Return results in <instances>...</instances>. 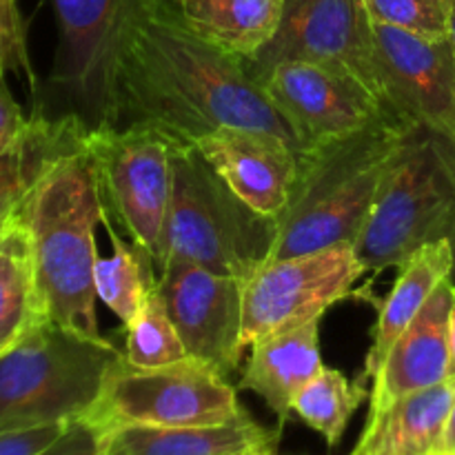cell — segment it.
Listing matches in <instances>:
<instances>
[{"instance_id":"13","label":"cell","mask_w":455,"mask_h":455,"mask_svg":"<svg viewBox=\"0 0 455 455\" xmlns=\"http://www.w3.org/2000/svg\"><path fill=\"white\" fill-rule=\"evenodd\" d=\"M156 289L187 354L229 376L243 360V280L194 262L173 260L156 271Z\"/></svg>"},{"instance_id":"6","label":"cell","mask_w":455,"mask_h":455,"mask_svg":"<svg viewBox=\"0 0 455 455\" xmlns=\"http://www.w3.org/2000/svg\"><path fill=\"white\" fill-rule=\"evenodd\" d=\"M455 213V145L413 124L354 243L364 274L400 269L449 235Z\"/></svg>"},{"instance_id":"32","label":"cell","mask_w":455,"mask_h":455,"mask_svg":"<svg viewBox=\"0 0 455 455\" xmlns=\"http://www.w3.org/2000/svg\"><path fill=\"white\" fill-rule=\"evenodd\" d=\"M438 451H451V453H455V403H453V409H451V416H449L447 429H444L443 444H440Z\"/></svg>"},{"instance_id":"37","label":"cell","mask_w":455,"mask_h":455,"mask_svg":"<svg viewBox=\"0 0 455 455\" xmlns=\"http://www.w3.org/2000/svg\"><path fill=\"white\" fill-rule=\"evenodd\" d=\"M431 455H455V453H451V451H435V453H431Z\"/></svg>"},{"instance_id":"30","label":"cell","mask_w":455,"mask_h":455,"mask_svg":"<svg viewBox=\"0 0 455 455\" xmlns=\"http://www.w3.org/2000/svg\"><path fill=\"white\" fill-rule=\"evenodd\" d=\"M38 455H102L100 431L89 422L76 420L65 429V434Z\"/></svg>"},{"instance_id":"8","label":"cell","mask_w":455,"mask_h":455,"mask_svg":"<svg viewBox=\"0 0 455 455\" xmlns=\"http://www.w3.org/2000/svg\"><path fill=\"white\" fill-rule=\"evenodd\" d=\"M142 0H52L58 49L49 84L89 129L118 127L116 65L124 29Z\"/></svg>"},{"instance_id":"27","label":"cell","mask_w":455,"mask_h":455,"mask_svg":"<svg viewBox=\"0 0 455 455\" xmlns=\"http://www.w3.org/2000/svg\"><path fill=\"white\" fill-rule=\"evenodd\" d=\"M378 25L411 31L427 38H447L451 0H363Z\"/></svg>"},{"instance_id":"5","label":"cell","mask_w":455,"mask_h":455,"mask_svg":"<svg viewBox=\"0 0 455 455\" xmlns=\"http://www.w3.org/2000/svg\"><path fill=\"white\" fill-rule=\"evenodd\" d=\"M120 358L105 336L38 324L0 355V431L84 420Z\"/></svg>"},{"instance_id":"34","label":"cell","mask_w":455,"mask_h":455,"mask_svg":"<svg viewBox=\"0 0 455 455\" xmlns=\"http://www.w3.org/2000/svg\"><path fill=\"white\" fill-rule=\"evenodd\" d=\"M449 43L455 52V0H451V12H449Z\"/></svg>"},{"instance_id":"36","label":"cell","mask_w":455,"mask_h":455,"mask_svg":"<svg viewBox=\"0 0 455 455\" xmlns=\"http://www.w3.org/2000/svg\"><path fill=\"white\" fill-rule=\"evenodd\" d=\"M9 218H12V213H9V216L4 218V220H0V240H3L4 231H7V227H9Z\"/></svg>"},{"instance_id":"10","label":"cell","mask_w":455,"mask_h":455,"mask_svg":"<svg viewBox=\"0 0 455 455\" xmlns=\"http://www.w3.org/2000/svg\"><path fill=\"white\" fill-rule=\"evenodd\" d=\"M363 275L354 244L267 260L243 283V349L320 320Z\"/></svg>"},{"instance_id":"9","label":"cell","mask_w":455,"mask_h":455,"mask_svg":"<svg viewBox=\"0 0 455 455\" xmlns=\"http://www.w3.org/2000/svg\"><path fill=\"white\" fill-rule=\"evenodd\" d=\"M84 147L96 160L102 198L133 247L156 262L173 189L178 142L145 123L87 132Z\"/></svg>"},{"instance_id":"16","label":"cell","mask_w":455,"mask_h":455,"mask_svg":"<svg viewBox=\"0 0 455 455\" xmlns=\"http://www.w3.org/2000/svg\"><path fill=\"white\" fill-rule=\"evenodd\" d=\"M455 302V283L447 278L431 293L420 314L391 345L373 376L369 416L395 400L429 389L449 378V315Z\"/></svg>"},{"instance_id":"26","label":"cell","mask_w":455,"mask_h":455,"mask_svg":"<svg viewBox=\"0 0 455 455\" xmlns=\"http://www.w3.org/2000/svg\"><path fill=\"white\" fill-rule=\"evenodd\" d=\"M187 349L176 324L169 318L164 302L156 289V280L136 318L127 327L124 363L133 367H160L187 358Z\"/></svg>"},{"instance_id":"25","label":"cell","mask_w":455,"mask_h":455,"mask_svg":"<svg viewBox=\"0 0 455 455\" xmlns=\"http://www.w3.org/2000/svg\"><path fill=\"white\" fill-rule=\"evenodd\" d=\"M364 380L351 382L338 369L323 367L318 376L296 395L291 413H296L307 427L320 434L327 447H338L349 420L367 398Z\"/></svg>"},{"instance_id":"11","label":"cell","mask_w":455,"mask_h":455,"mask_svg":"<svg viewBox=\"0 0 455 455\" xmlns=\"http://www.w3.org/2000/svg\"><path fill=\"white\" fill-rule=\"evenodd\" d=\"M283 60L318 62L347 71L389 107L373 20L363 0H284L283 22L274 40L253 60H247V67L258 78Z\"/></svg>"},{"instance_id":"33","label":"cell","mask_w":455,"mask_h":455,"mask_svg":"<svg viewBox=\"0 0 455 455\" xmlns=\"http://www.w3.org/2000/svg\"><path fill=\"white\" fill-rule=\"evenodd\" d=\"M449 378H455V302L449 315Z\"/></svg>"},{"instance_id":"19","label":"cell","mask_w":455,"mask_h":455,"mask_svg":"<svg viewBox=\"0 0 455 455\" xmlns=\"http://www.w3.org/2000/svg\"><path fill=\"white\" fill-rule=\"evenodd\" d=\"M87 132L71 114L34 111L25 129L0 149V220L20 207L58 158L84 145Z\"/></svg>"},{"instance_id":"15","label":"cell","mask_w":455,"mask_h":455,"mask_svg":"<svg viewBox=\"0 0 455 455\" xmlns=\"http://www.w3.org/2000/svg\"><path fill=\"white\" fill-rule=\"evenodd\" d=\"M194 147L240 200L278 220L300 164V154L284 138L260 129L218 127Z\"/></svg>"},{"instance_id":"20","label":"cell","mask_w":455,"mask_h":455,"mask_svg":"<svg viewBox=\"0 0 455 455\" xmlns=\"http://www.w3.org/2000/svg\"><path fill=\"white\" fill-rule=\"evenodd\" d=\"M280 435L251 416L204 427H118L100 434L102 455H243Z\"/></svg>"},{"instance_id":"22","label":"cell","mask_w":455,"mask_h":455,"mask_svg":"<svg viewBox=\"0 0 455 455\" xmlns=\"http://www.w3.org/2000/svg\"><path fill=\"white\" fill-rule=\"evenodd\" d=\"M187 29L222 52L253 60L274 40L284 0H167Z\"/></svg>"},{"instance_id":"4","label":"cell","mask_w":455,"mask_h":455,"mask_svg":"<svg viewBox=\"0 0 455 455\" xmlns=\"http://www.w3.org/2000/svg\"><path fill=\"white\" fill-rule=\"evenodd\" d=\"M278 225L240 200L194 145H178L156 271L173 260L247 280L274 251Z\"/></svg>"},{"instance_id":"28","label":"cell","mask_w":455,"mask_h":455,"mask_svg":"<svg viewBox=\"0 0 455 455\" xmlns=\"http://www.w3.org/2000/svg\"><path fill=\"white\" fill-rule=\"evenodd\" d=\"M16 71L36 89V76L27 52V25L18 0H0V78Z\"/></svg>"},{"instance_id":"23","label":"cell","mask_w":455,"mask_h":455,"mask_svg":"<svg viewBox=\"0 0 455 455\" xmlns=\"http://www.w3.org/2000/svg\"><path fill=\"white\" fill-rule=\"evenodd\" d=\"M43 323L29 234L16 209L0 240V355Z\"/></svg>"},{"instance_id":"29","label":"cell","mask_w":455,"mask_h":455,"mask_svg":"<svg viewBox=\"0 0 455 455\" xmlns=\"http://www.w3.org/2000/svg\"><path fill=\"white\" fill-rule=\"evenodd\" d=\"M69 425H40L0 431V455H38L52 447Z\"/></svg>"},{"instance_id":"12","label":"cell","mask_w":455,"mask_h":455,"mask_svg":"<svg viewBox=\"0 0 455 455\" xmlns=\"http://www.w3.org/2000/svg\"><path fill=\"white\" fill-rule=\"evenodd\" d=\"M256 80L275 111L296 132L302 151L358 133L387 116H395L355 76L318 62H275Z\"/></svg>"},{"instance_id":"24","label":"cell","mask_w":455,"mask_h":455,"mask_svg":"<svg viewBox=\"0 0 455 455\" xmlns=\"http://www.w3.org/2000/svg\"><path fill=\"white\" fill-rule=\"evenodd\" d=\"M102 225L109 234L114 251L107 258L98 256L96 269H93L96 296L98 300L109 307L111 314L127 329L138 315L140 307L145 305L147 293L156 280V267L145 251L136 247L129 249L123 243V235L116 231L109 209H105Z\"/></svg>"},{"instance_id":"18","label":"cell","mask_w":455,"mask_h":455,"mask_svg":"<svg viewBox=\"0 0 455 455\" xmlns=\"http://www.w3.org/2000/svg\"><path fill=\"white\" fill-rule=\"evenodd\" d=\"M455 403V378L395 400L367 416L351 455H431L443 444Z\"/></svg>"},{"instance_id":"3","label":"cell","mask_w":455,"mask_h":455,"mask_svg":"<svg viewBox=\"0 0 455 455\" xmlns=\"http://www.w3.org/2000/svg\"><path fill=\"white\" fill-rule=\"evenodd\" d=\"M413 124L387 116L351 136L300 154L269 260L354 244Z\"/></svg>"},{"instance_id":"35","label":"cell","mask_w":455,"mask_h":455,"mask_svg":"<svg viewBox=\"0 0 455 455\" xmlns=\"http://www.w3.org/2000/svg\"><path fill=\"white\" fill-rule=\"evenodd\" d=\"M447 240H449V244H451V251H453V278H455V213H453L451 227H449Z\"/></svg>"},{"instance_id":"31","label":"cell","mask_w":455,"mask_h":455,"mask_svg":"<svg viewBox=\"0 0 455 455\" xmlns=\"http://www.w3.org/2000/svg\"><path fill=\"white\" fill-rule=\"evenodd\" d=\"M27 120L29 118H25L4 78H0V149L25 129Z\"/></svg>"},{"instance_id":"21","label":"cell","mask_w":455,"mask_h":455,"mask_svg":"<svg viewBox=\"0 0 455 455\" xmlns=\"http://www.w3.org/2000/svg\"><path fill=\"white\" fill-rule=\"evenodd\" d=\"M453 278V251L447 238L435 240L418 249L403 267L391 287L389 296L378 302V323L373 329V342L364 358L363 380H373L382 360L400 333L411 324L427 305L440 283Z\"/></svg>"},{"instance_id":"2","label":"cell","mask_w":455,"mask_h":455,"mask_svg":"<svg viewBox=\"0 0 455 455\" xmlns=\"http://www.w3.org/2000/svg\"><path fill=\"white\" fill-rule=\"evenodd\" d=\"M105 209L96 160L84 145L58 158L18 207L44 318L93 338H102L93 269Z\"/></svg>"},{"instance_id":"7","label":"cell","mask_w":455,"mask_h":455,"mask_svg":"<svg viewBox=\"0 0 455 455\" xmlns=\"http://www.w3.org/2000/svg\"><path fill=\"white\" fill-rule=\"evenodd\" d=\"M247 416L225 371L187 355L160 367L120 358L84 422L100 434L118 427H204Z\"/></svg>"},{"instance_id":"1","label":"cell","mask_w":455,"mask_h":455,"mask_svg":"<svg viewBox=\"0 0 455 455\" xmlns=\"http://www.w3.org/2000/svg\"><path fill=\"white\" fill-rule=\"evenodd\" d=\"M116 105L118 124H151L178 145H194L218 127H249L278 133L302 154L247 60L187 29L167 0H142L124 29Z\"/></svg>"},{"instance_id":"17","label":"cell","mask_w":455,"mask_h":455,"mask_svg":"<svg viewBox=\"0 0 455 455\" xmlns=\"http://www.w3.org/2000/svg\"><path fill=\"white\" fill-rule=\"evenodd\" d=\"M249 349L251 354L240 376V387L265 400L283 425L296 395L324 367L320 355V320L262 338Z\"/></svg>"},{"instance_id":"14","label":"cell","mask_w":455,"mask_h":455,"mask_svg":"<svg viewBox=\"0 0 455 455\" xmlns=\"http://www.w3.org/2000/svg\"><path fill=\"white\" fill-rule=\"evenodd\" d=\"M382 84L391 111L455 145V52L447 38H427L373 22Z\"/></svg>"}]
</instances>
